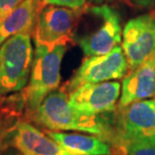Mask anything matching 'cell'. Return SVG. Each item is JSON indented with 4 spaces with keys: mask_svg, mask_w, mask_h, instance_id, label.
I'll list each match as a JSON object with an SVG mask.
<instances>
[{
    "mask_svg": "<svg viewBox=\"0 0 155 155\" xmlns=\"http://www.w3.org/2000/svg\"><path fill=\"white\" fill-rule=\"evenodd\" d=\"M113 118L114 112L99 116L79 112L70 104L67 93L61 89L51 93L27 121H33L51 131H78L95 135L112 144Z\"/></svg>",
    "mask_w": 155,
    "mask_h": 155,
    "instance_id": "6da1fadb",
    "label": "cell"
},
{
    "mask_svg": "<svg viewBox=\"0 0 155 155\" xmlns=\"http://www.w3.org/2000/svg\"><path fill=\"white\" fill-rule=\"evenodd\" d=\"M67 49V45L54 48L35 45L29 82L22 91V105L26 119L35 112L51 93L58 90L61 84V61Z\"/></svg>",
    "mask_w": 155,
    "mask_h": 155,
    "instance_id": "7a4b0ae2",
    "label": "cell"
},
{
    "mask_svg": "<svg viewBox=\"0 0 155 155\" xmlns=\"http://www.w3.org/2000/svg\"><path fill=\"white\" fill-rule=\"evenodd\" d=\"M113 147L123 155L130 143L155 145V99L142 100L117 108L113 118Z\"/></svg>",
    "mask_w": 155,
    "mask_h": 155,
    "instance_id": "3957f363",
    "label": "cell"
},
{
    "mask_svg": "<svg viewBox=\"0 0 155 155\" xmlns=\"http://www.w3.org/2000/svg\"><path fill=\"white\" fill-rule=\"evenodd\" d=\"M35 48L31 35L18 33L0 45V97L22 92L29 82Z\"/></svg>",
    "mask_w": 155,
    "mask_h": 155,
    "instance_id": "277c9868",
    "label": "cell"
},
{
    "mask_svg": "<svg viewBox=\"0 0 155 155\" xmlns=\"http://www.w3.org/2000/svg\"><path fill=\"white\" fill-rule=\"evenodd\" d=\"M87 9L94 15L96 25L81 36H75L85 57L107 54L122 42V24L119 13L109 4L91 5Z\"/></svg>",
    "mask_w": 155,
    "mask_h": 155,
    "instance_id": "5b68a950",
    "label": "cell"
},
{
    "mask_svg": "<svg viewBox=\"0 0 155 155\" xmlns=\"http://www.w3.org/2000/svg\"><path fill=\"white\" fill-rule=\"evenodd\" d=\"M84 10L85 7L74 9L52 4L43 5L32 35L35 45L54 48L75 39L76 28Z\"/></svg>",
    "mask_w": 155,
    "mask_h": 155,
    "instance_id": "8992f818",
    "label": "cell"
},
{
    "mask_svg": "<svg viewBox=\"0 0 155 155\" xmlns=\"http://www.w3.org/2000/svg\"><path fill=\"white\" fill-rule=\"evenodd\" d=\"M129 72L128 61L121 45L103 55L86 57L63 90L70 94L86 84H98L124 79Z\"/></svg>",
    "mask_w": 155,
    "mask_h": 155,
    "instance_id": "52a82bcc",
    "label": "cell"
},
{
    "mask_svg": "<svg viewBox=\"0 0 155 155\" xmlns=\"http://www.w3.org/2000/svg\"><path fill=\"white\" fill-rule=\"evenodd\" d=\"M122 48L129 72L135 70L155 51V10L131 18L123 29Z\"/></svg>",
    "mask_w": 155,
    "mask_h": 155,
    "instance_id": "ba28073f",
    "label": "cell"
},
{
    "mask_svg": "<svg viewBox=\"0 0 155 155\" xmlns=\"http://www.w3.org/2000/svg\"><path fill=\"white\" fill-rule=\"evenodd\" d=\"M122 85L118 81L86 84L68 94L69 102L79 112L99 116L115 112Z\"/></svg>",
    "mask_w": 155,
    "mask_h": 155,
    "instance_id": "9c48e42d",
    "label": "cell"
},
{
    "mask_svg": "<svg viewBox=\"0 0 155 155\" xmlns=\"http://www.w3.org/2000/svg\"><path fill=\"white\" fill-rule=\"evenodd\" d=\"M8 138L9 145L22 155H71L45 131L27 120H18Z\"/></svg>",
    "mask_w": 155,
    "mask_h": 155,
    "instance_id": "30bf717a",
    "label": "cell"
},
{
    "mask_svg": "<svg viewBox=\"0 0 155 155\" xmlns=\"http://www.w3.org/2000/svg\"><path fill=\"white\" fill-rule=\"evenodd\" d=\"M155 98V51L149 58L124 77L117 108Z\"/></svg>",
    "mask_w": 155,
    "mask_h": 155,
    "instance_id": "8fae6325",
    "label": "cell"
},
{
    "mask_svg": "<svg viewBox=\"0 0 155 155\" xmlns=\"http://www.w3.org/2000/svg\"><path fill=\"white\" fill-rule=\"evenodd\" d=\"M45 132L71 155H115L113 145L98 136L51 130Z\"/></svg>",
    "mask_w": 155,
    "mask_h": 155,
    "instance_id": "7c38bea8",
    "label": "cell"
},
{
    "mask_svg": "<svg viewBox=\"0 0 155 155\" xmlns=\"http://www.w3.org/2000/svg\"><path fill=\"white\" fill-rule=\"evenodd\" d=\"M42 7L41 0H23L0 23V45L8 38L18 33L32 35Z\"/></svg>",
    "mask_w": 155,
    "mask_h": 155,
    "instance_id": "4fadbf2b",
    "label": "cell"
},
{
    "mask_svg": "<svg viewBox=\"0 0 155 155\" xmlns=\"http://www.w3.org/2000/svg\"><path fill=\"white\" fill-rule=\"evenodd\" d=\"M123 155H155V145L146 143H130L124 147Z\"/></svg>",
    "mask_w": 155,
    "mask_h": 155,
    "instance_id": "5bb4252c",
    "label": "cell"
},
{
    "mask_svg": "<svg viewBox=\"0 0 155 155\" xmlns=\"http://www.w3.org/2000/svg\"><path fill=\"white\" fill-rule=\"evenodd\" d=\"M43 5L52 4L58 6H64L74 9H80L86 7L87 0H41Z\"/></svg>",
    "mask_w": 155,
    "mask_h": 155,
    "instance_id": "9a60e30c",
    "label": "cell"
},
{
    "mask_svg": "<svg viewBox=\"0 0 155 155\" xmlns=\"http://www.w3.org/2000/svg\"><path fill=\"white\" fill-rule=\"evenodd\" d=\"M23 0H0V23Z\"/></svg>",
    "mask_w": 155,
    "mask_h": 155,
    "instance_id": "2e32d148",
    "label": "cell"
},
{
    "mask_svg": "<svg viewBox=\"0 0 155 155\" xmlns=\"http://www.w3.org/2000/svg\"><path fill=\"white\" fill-rule=\"evenodd\" d=\"M132 2L140 7L155 8V0H132Z\"/></svg>",
    "mask_w": 155,
    "mask_h": 155,
    "instance_id": "e0dca14e",
    "label": "cell"
},
{
    "mask_svg": "<svg viewBox=\"0 0 155 155\" xmlns=\"http://www.w3.org/2000/svg\"><path fill=\"white\" fill-rule=\"evenodd\" d=\"M0 155H22L17 149L14 147L10 146V145H6L0 152Z\"/></svg>",
    "mask_w": 155,
    "mask_h": 155,
    "instance_id": "ac0fdd59",
    "label": "cell"
},
{
    "mask_svg": "<svg viewBox=\"0 0 155 155\" xmlns=\"http://www.w3.org/2000/svg\"><path fill=\"white\" fill-rule=\"evenodd\" d=\"M118 0H89V2L92 5H102V4H109V3H113Z\"/></svg>",
    "mask_w": 155,
    "mask_h": 155,
    "instance_id": "d6986e66",
    "label": "cell"
}]
</instances>
